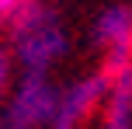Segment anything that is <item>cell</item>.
I'll list each match as a JSON object with an SVG mask.
<instances>
[{
  "label": "cell",
  "mask_w": 132,
  "mask_h": 129,
  "mask_svg": "<svg viewBox=\"0 0 132 129\" xmlns=\"http://www.w3.org/2000/svg\"><path fill=\"white\" fill-rule=\"evenodd\" d=\"M7 52L18 73H49L70 52V32L63 14L45 0H28L21 14L7 25Z\"/></svg>",
  "instance_id": "obj_1"
},
{
  "label": "cell",
  "mask_w": 132,
  "mask_h": 129,
  "mask_svg": "<svg viewBox=\"0 0 132 129\" xmlns=\"http://www.w3.org/2000/svg\"><path fill=\"white\" fill-rule=\"evenodd\" d=\"M59 101V87L49 73H18L0 108V129H49Z\"/></svg>",
  "instance_id": "obj_2"
},
{
  "label": "cell",
  "mask_w": 132,
  "mask_h": 129,
  "mask_svg": "<svg viewBox=\"0 0 132 129\" xmlns=\"http://www.w3.org/2000/svg\"><path fill=\"white\" fill-rule=\"evenodd\" d=\"M90 45L101 52L104 77L132 66V4H111L90 21Z\"/></svg>",
  "instance_id": "obj_3"
},
{
  "label": "cell",
  "mask_w": 132,
  "mask_h": 129,
  "mask_svg": "<svg viewBox=\"0 0 132 129\" xmlns=\"http://www.w3.org/2000/svg\"><path fill=\"white\" fill-rule=\"evenodd\" d=\"M101 129H132V66L108 77L104 101L97 108Z\"/></svg>",
  "instance_id": "obj_4"
},
{
  "label": "cell",
  "mask_w": 132,
  "mask_h": 129,
  "mask_svg": "<svg viewBox=\"0 0 132 129\" xmlns=\"http://www.w3.org/2000/svg\"><path fill=\"white\" fill-rule=\"evenodd\" d=\"M11 87H14V59L7 52V42H0V108H4Z\"/></svg>",
  "instance_id": "obj_5"
},
{
  "label": "cell",
  "mask_w": 132,
  "mask_h": 129,
  "mask_svg": "<svg viewBox=\"0 0 132 129\" xmlns=\"http://www.w3.org/2000/svg\"><path fill=\"white\" fill-rule=\"evenodd\" d=\"M24 4H28V0H0V25H11V21L21 14Z\"/></svg>",
  "instance_id": "obj_6"
}]
</instances>
